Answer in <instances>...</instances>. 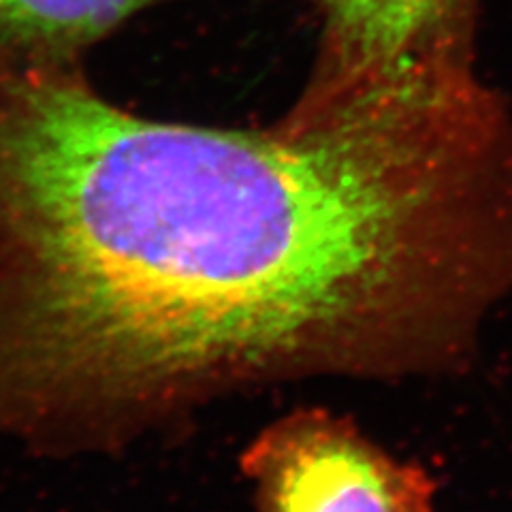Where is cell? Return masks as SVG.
Instances as JSON below:
<instances>
[{
	"label": "cell",
	"mask_w": 512,
	"mask_h": 512,
	"mask_svg": "<svg viewBox=\"0 0 512 512\" xmlns=\"http://www.w3.org/2000/svg\"><path fill=\"white\" fill-rule=\"evenodd\" d=\"M259 512H438L434 476L325 408L261 429L239 457Z\"/></svg>",
	"instance_id": "cell-2"
},
{
	"label": "cell",
	"mask_w": 512,
	"mask_h": 512,
	"mask_svg": "<svg viewBox=\"0 0 512 512\" xmlns=\"http://www.w3.org/2000/svg\"><path fill=\"white\" fill-rule=\"evenodd\" d=\"M154 0H0V64L69 62Z\"/></svg>",
	"instance_id": "cell-4"
},
{
	"label": "cell",
	"mask_w": 512,
	"mask_h": 512,
	"mask_svg": "<svg viewBox=\"0 0 512 512\" xmlns=\"http://www.w3.org/2000/svg\"><path fill=\"white\" fill-rule=\"evenodd\" d=\"M9 265L47 357L124 442L248 384L438 370L512 291V111L472 64L310 75L250 131L73 84Z\"/></svg>",
	"instance_id": "cell-1"
},
{
	"label": "cell",
	"mask_w": 512,
	"mask_h": 512,
	"mask_svg": "<svg viewBox=\"0 0 512 512\" xmlns=\"http://www.w3.org/2000/svg\"><path fill=\"white\" fill-rule=\"evenodd\" d=\"M478 0H312L323 45L312 73L367 77L472 62Z\"/></svg>",
	"instance_id": "cell-3"
}]
</instances>
